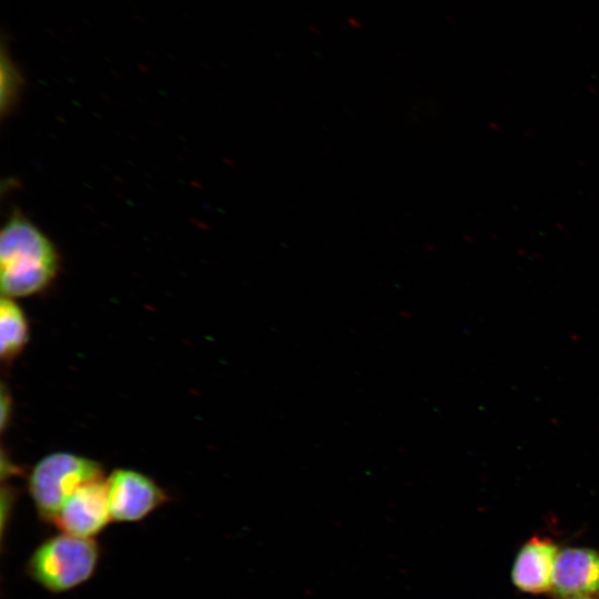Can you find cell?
Here are the masks:
<instances>
[{
    "instance_id": "6da1fadb",
    "label": "cell",
    "mask_w": 599,
    "mask_h": 599,
    "mask_svg": "<svg viewBox=\"0 0 599 599\" xmlns=\"http://www.w3.org/2000/svg\"><path fill=\"white\" fill-rule=\"evenodd\" d=\"M60 267L53 243L19 212L0 233V283L3 297L20 298L43 292Z\"/></svg>"
},
{
    "instance_id": "7a4b0ae2",
    "label": "cell",
    "mask_w": 599,
    "mask_h": 599,
    "mask_svg": "<svg viewBox=\"0 0 599 599\" xmlns=\"http://www.w3.org/2000/svg\"><path fill=\"white\" fill-rule=\"evenodd\" d=\"M99 559L100 547L93 538L61 532L34 549L27 572L45 590L61 593L87 582L94 575Z\"/></svg>"
},
{
    "instance_id": "3957f363",
    "label": "cell",
    "mask_w": 599,
    "mask_h": 599,
    "mask_svg": "<svg viewBox=\"0 0 599 599\" xmlns=\"http://www.w3.org/2000/svg\"><path fill=\"white\" fill-rule=\"evenodd\" d=\"M102 476L98 461L73 453L55 451L33 466L28 477V490L38 515L44 521L53 522L74 491Z\"/></svg>"
},
{
    "instance_id": "277c9868",
    "label": "cell",
    "mask_w": 599,
    "mask_h": 599,
    "mask_svg": "<svg viewBox=\"0 0 599 599\" xmlns=\"http://www.w3.org/2000/svg\"><path fill=\"white\" fill-rule=\"evenodd\" d=\"M106 479L112 520L136 522L167 501L166 493L149 476L134 469H114Z\"/></svg>"
},
{
    "instance_id": "5b68a950",
    "label": "cell",
    "mask_w": 599,
    "mask_h": 599,
    "mask_svg": "<svg viewBox=\"0 0 599 599\" xmlns=\"http://www.w3.org/2000/svg\"><path fill=\"white\" fill-rule=\"evenodd\" d=\"M112 521L106 479L95 478L81 486L63 504L53 522L61 532L93 538Z\"/></svg>"
},
{
    "instance_id": "8992f818",
    "label": "cell",
    "mask_w": 599,
    "mask_h": 599,
    "mask_svg": "<svg viewBox=\"0 0 599 599\" xmlns=\"http://www.w3.org/2000/svg\"><path fill=\"white\" fill-rule=\"evenodd\" d=\"M550 592L557 599H599V551L568 547L559 551Z\"/></svg>"
},
{
    "instance_id": "52a82bcc",
    "label": "cell",
    "mask_w": 599,
    "mask_h": 599,
    "mask_svg": "<svg viewBox=\"0 0 599 599\" xmlns=\"http://www.w3.org/2000/svg\"><path fill=\"white\" fill-rule=\"evenodd\" d=\"M559 551L552 539L531 537L516 554L510 570L512 585L522 592L534 595L550 591Z\"/></svg>"
},
{
    "instance_id": "ba28073f",
    "label": "cell",
    "mask_w": 599,
    "mask_h": 599,
    "mask_svg": "<svg viewBox=\"0 0 599 599\" xmlns=\"http://www.w3.org/2000/svg\"><path fill=\"white\" fill-rule=\"evenodd\" d=\"M0 354L2 362L11 363L29 341V323L22 308L12 298L0 303Z\"/></svg>"
},
{
    "instance_id": "9c48e42d",
    "label": "cell",
    "mask_w": 599,
    "mask_h": 599,
    "mask_svg": "<svg viewBox=\"0 0 599 599\" xmlns=\"http://www.w3.org/2000/svg\"><path fill=\"white\" fill-rule=\"evenodd\" d=\"M23 84L20 69L10 57L3 39L1 47V110L10 109L18 99V94Z\"/></svg>"
},
{
    "instance_id": "30bf717a",
    "label": "cell",
    "mask_w": 599,
    "mask_h": 599,
    "mask_svg": "<svg viewBox=\"0 0 599 599\" xmlns=\"http://www.w3.org/2000/svg\"><path fill=\"white\" fill-rule=\"evenodd\" d=\"M564 599H587V598L570 597V598H564Z\"/></svg>"
}]
</instances>
